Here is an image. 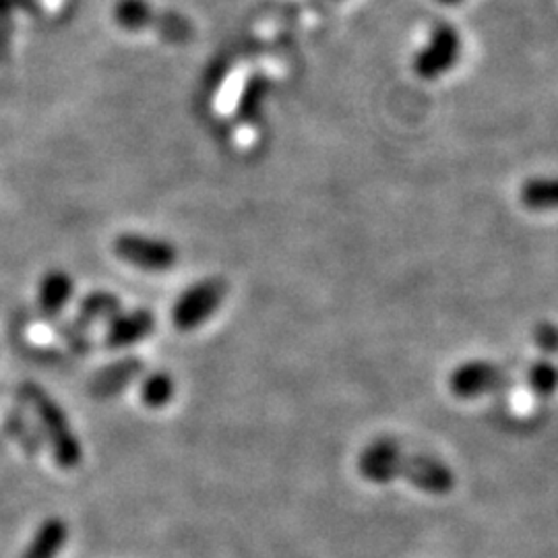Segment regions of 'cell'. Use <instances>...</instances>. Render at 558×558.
<instances>
[{"instance_id": "obj_1", "label": "cell", "mask_w": 558, "mask_h": 558, "mask_svg": "<svg viewBox=\"0 0 558 558\" xmlns=\"http://www.w3.org/2000/svg\"><path fill=\"white\" fill-rule=\"evenodd\" d=\"M21 391H23V399L32 405L36 418L40 420L41 430L48 439L54 463L64 472L77 470L83 461V445L66 418L64 410L34 383L23 385Z\"/></svg>"}, {"instance_id": "obj_2", "label": "cell", "mask_w": 558, "mask_h": 558, "mask_svg": "<svg viewBox=\"0 0 558 558\" xmlns=\"http://www.w3.org/2000/svg\"><path fill=\"white\" fill-rule=\"evenodd\" d=\"M463 54V38L458 27L440 21L412 59V69L422 81H439L451 73Z\"/></svg>"}, {"instance_id": "obj_3", "label": "cell", "mask_w": 558, "mask_h": 558, "mask_svg": "<svg viewBox=\"0 0 558 558\" xmlns=\"http://www.w3.org/2000/svg\"><path fill=\"white\" fill-rule=\"evenodd\" d=\"M228 296V281L221 278L201 279L186 288L172 306V323L179 331H195L211 319Z\"/></svg>"}, {"instance_id": "obj_4", "label": "cell", "mask_w": 558, "mask_h": 558, "mask_svg": "<svg viewBox=\"0 0 558 558\" xmlns=\"http://www.w3.org/2000/svg\"><path fill=\"white\" fill-rule=\"evenodd\" d=\"M112 251L120 260L143 271H168L179 260V251L172 242L133 232L117 236Z\"/></svg>"}, {"instance_id": "obj_5", "label": "cell", "mask_w": 558, "mask_h": 558, "mask_svg": "<svg viewBox=\"0 0 558 558\" xmlns=\"http://www.w3.org/2000/svg\"><path fill=\"white\" fill-rule=\"evenodd\" d=\"M398 480H405L433 497H445L456 488V474L442 459L428 453L403 451L399 461Z\"/></svg>"}, {"instance_id": "obj_6", "label": "cell", "mask_w": 558, "mask_h": 558, "mask_svg": "<svg viewBox=\"0 0 558 558\" xmlns=\"http://www.w3.org/2000/svg\"><path fill=\"white\" fill-rule=\"evenodd\" d=\"M507 375L488 360H465L449 373V391L458 399H478L502 389Z\"/></svg>"}, {"instance_id": "obj_7", "label": "cell", "mask_w": 558, "mask_h": 558, "mask_svg": "<svg viewBox=\"0 0 558 558\" xmlns=\"http://www.w3.org/2000/svg\"><path fill=\"white\" fill-rule=\"evenodd\" d=\"M401 442L391 437L371 440L359 456V472L371 484H391L398 480L399 461L403 456Z\"/></svg>"}, {"instance_id": "obj_8", "label": "cell", "mask_w": 558, "mask_h": 558, "mask_svg": "<svg viewBox=\"0 0 558 558\" xmlns=\"http://www.w3.org/2000/svg\"><path fill=\"white\" fill-rule=\"evenodd\" d=\"M156 329V317L147 308H133L129 313H122L114 319L108 320L104 345L108 350H124L133 348L143 339L149 338Z\"/></svg>"}, {"instance_id": "obj_9", "label": "cell", "mask_w": 558, "mask_h": 558, "mask_svg": "<svg viewBox=\"0 0 558 558\" xmlns=\"http://www.w3.org/2000/svg\"><path fill=\"white\" fill-rule=\"evenodd\" d=\"M143 371H145V364L137 356L117 360L100 368L92 377L87 385V393L94 399L119 398L124 389H129L135 380L140 379Z\"/></svg>"}, {"instance_id": "obj_10", "label": "cell", "mask_w": 558, "mask_h": 558, "mask_svg": "<svg viewBox=\"0 0 558 558\" xmlns=\"http://www.w3.org/2000/svg\"><path fill=\"white\" fill-rule=\"evenodd\" d=\"M75 281L62 271V269H50L44 274L38 283V308L44 319L52 320L60 317L69 300L73 299Z\"/></svg>"}, {"instance_id": "obj_11", "label": "cell", "mask_w": 558, "mask_h": 558, "mask_svg": "<svg viewBox=\"0 0 558 558\" xmlns=\"http://www.w3.org/2000/svg\"><path fill=\"white\" fill-rule=\"evenodd\" d=\"M69 523L64 519L48 518L41 521L34 538L29 539L27 548L21 558H59L69 542Z\"/></svg>"}, {"instance_id": "obj_12", "label": "cell", "mask_w": 558, "mask_h": 558, "mask_svg": "<svg viewBox=\"0 0 558 558\" xmlns=\"http://www.w3.org/2000/svg\"><path fill=\"white\" fill-rule=\"evenodd\" d=\"M519 201L534 214L558 211V177L539 174L525 180L519 189Z\"/></svg>"}, {"instance_id": "obj_13", "label": "cell", "mask_w": 558, "mask_h": 558, "mask_svg": "<svg viewBox=\"0 0 558 558\" xmlns=\"http://www.w3.org/2000/svg\"><path fill=\"white\" fill-rule=\"evenodd\" d=\"M120 311H122V306H120L117 294L96 290L81 300L77 315L73 319L83 325L85 329H92V325H96V323H108V320L114 319Z\"/></svg>"}, {"instance_id": "obj_14", "label": "cell", "mask_w": 558, "mask_h": 558, "mask_svg": "<svg viewBox=\"0 0 558 558\" xmlns=\"http://www.w3.org/2000/svg\"><path fill=\"white\" fill-rule=\"evenodd\" d=\"M161 11H156L149 0H119L114 4V21L126 32H145L158 27Z\"/></svg>"}, {"instance_id": "obj_15", "label": "cell", "mask_w": 558, "mask_h": 558, "mask_svg": "<svg viewBox=\"0 0 558 558\" xmlns=\"http://www.w3.org/2000/svg\"><path fill=\"white\" fill-rule=\"evenodd\" d=\"M174 393H177V383L163 371L147 375L141 383V401L151 410H160L163 405H168L174 399Z\"/></svg>"}, {"instance_id": "obj_16", "label": "cell", "mask_w": 558, "mask_h": 558, "mask_svg": "<svg viewBox=\"0 0 558 558\" xmlns=\"http://www.w3.org/2000/svg\"><path fill=\"white\" fill-rule=\"evenodd\" d=\"M527 385L536 398L550 399L558 393V364L553 359H539L527 368Z\"/></svg>"}, {"instance_id": "obj_17", "label": "cell", "mask_w": 558, "mask_h": 558, "mask_svg": "<svg viewBox=\"0 0 558 558\" xmlns=\"http://www.w3.org/2000/svg\"><path fill=\"white\" fill-rule=\"evenodd\" d=\"M38 0H0V52L7 50L15 11H36Z\"/></svg>"}, {"instance_id": "obj_18", "label": "cell", "mask_w": 558, "mask_h": 558, "mask_svg": "<svg viewBox=\"0 0 558 558\" xmlns=\"http://www.w3.org/2000/svg\"><path fill=\"white\" fill-rule=\"evenodd\" d=\"M265 96H267V81L263 80V77H259V80L255 77L244 87V92L240 96L239 119H255L259 114L260 101H263Z\"/></svg>"}, {"instance_id": "obj_19", "label": "cell", "mask_w": 558, "mask_h": 558, "mask_svg": "<svg viewBox=\"0 0 558 558\" xmlns=\"http://www.w3.org/2000/svg\"><path fill=\"white\" fill-rule=\"evenodd\" d=\"M532 341L542 352V359L558 356V325L553 320H539L532 329Z\"/></svg>"}, {"instance_id": "obj_20", "label": "cell", "mask_w": 558, "mask_h": 558, "mask_svg": "<svg viewBox=\"0 0 558 558\" xmlns=\"http://www.w3.org/2000/svg\"><path fill=\"white\" fill-rule=\"evenodd\" d=\"M60 338L64 343L75 352V354H87L92 350V339H89V329H85L77 320L71 319L59 325Z\"/></svg>"}, {"instance_id": "obj_21", "label": "cell", "mask_w": 558, "mask_h": 558, "mask_svg": "<svg viewBox=\"0 0 558 558\" xmlns=\"http://www.w3.org/2000/svg\"><path fill=\"white\" fill-rule=\"evenodd\" d=\"M437 2L445 4V7H458V4H461L463 0H437Z\"/></svg>"}]
</instances>
